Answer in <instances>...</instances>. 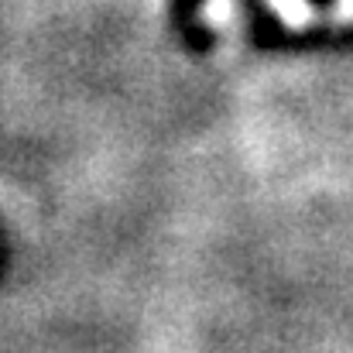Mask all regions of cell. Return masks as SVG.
Returning a JSON list of instances; mask_svg holds the SVG:
<instances>
[{
    "instance_id": "obj_3",
    "label": "cell",
    "mask_w": 353,
    "mask_h": 353,
    "mask_svg": "<svg viewBox=\"0 0 353 353\" xmlns=\"http://www.w3.org/2000/svg\"><path fill=\"white\" fill-rule=\"evenodd\" d=\"M336 21H353V0H336Z\"/></svg>"
},
{
    "instance_id": "obj_2",
    "label": "cell",
    "mask_w": 353,
    "mask_h": 353,
    "mask_svg": "<svg viewBox=\"0 0 353 353\" xmlns=\"http://www.w3.org/2000/svg\"><path fill=\"white\" fill-rule=\"evenodd\" d=\"M199 17H203V24L220 28V24H227V21L234 17V3H230V0H206L203 10H199Z\"/></svg>"
},
{
    "instance_id": "obj_1",
    "label": "cell",
    "mask_w": 353,
    "mask_h": 353,
    "mask_svg": "<svg viewBox=\"0 0 353 353\" xmlns=\"http://www.w3.org/2000/svg\"><path fill=\"white\" fill-rule=\"evenodd\" d=\"M274 7V14L288 24V28H305L312 21V7L305 0H268Z\"/></svg>"
}]
</instances>
